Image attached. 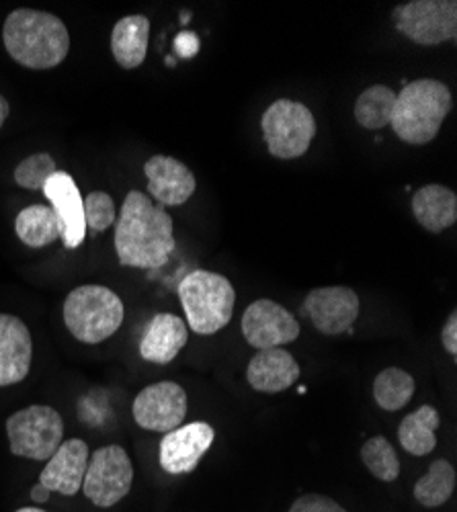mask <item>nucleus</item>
<instances>
[{"instance_id": "1", "label": "nucleus", "mask_w": 457, "mask_h": 512, "mask_svg": "<svg viewBox=\"0 0 457 512\" xmlns=\"http://www.w3.org/2000/svg\"><path fill=\"white\" fill-rule=\"evenodd\" d=\"M173 218L150 203L142 191H130L115 226V252L121 267L160 269L175 250Z\"/></svg>"}, {"instance_id": "2", "label": "nucleus", "mask_w": 457, "mask_h": 512, "mask_svg": "<svg viewBox=\"0 0 457 512\" xmlns=\"http://www.w3.org/2000/svg\"><path fill=\"white\" fill-rule=\"evenodd\" d=\"M9 56L31 70H50L62 64L70 50V35L62 19L35 9L13 11L3 27Z\"/></svg>"}, {"instance_id": "3", "label": "nucleus", "mask_w": 457, "mask_h": 512, "mask_svg": "<svg viewBox=\"0 0 457 512\" xmlns=\"http://www.w3.org/2000/svg\"><path fill=\"white\" fill-rule=\"evenodd\" d=\"M451 107L453 99L443 82L419 78L396 95L390 125L402 142L425 146L437 138Z\"/></svg>"}, {"instance_id": "4", "label": "nucleus", "mask_w": 457, "mask_h": 512, "mask_svg": "<svg viewBox=\"0 0 457 512\" xmlns=\"http://www.w3.org/2000/svg\"><path fill=\"white\" fill-rule=\"evenodd\" d=\"M187 328L201 336H212L226 328L234 314V285L220 273L193 271L179 285Z\"/></svg>"}, {"instance_id": "5", "label": "nucleus", "mask_w": 457, "mask_h": 512, "mask_svg": "<svg viewBox=\"0 0 457 512\" xmlns=\"http://www.w3.org/2000/svg\"><path fill=\"white\" fill-rule=\"evenodd\" d=\"M121 297L105 285H80L64 302V324L85 345H101L123 324Z\"/></svg>"}, {"instance_id": "6", "label": "nucleus", "mask_w": 457, "mask_h": 512, "mask_svg": "<svg viewBox=\"0 0 457 512\" xmlns=\"http://www.w3.org/2000/svg\"><path fill=\"white\" fill-rule=\"evenodd\" d=\"M11 453L31 461H48L64 439V420L52 406L33 404L7 420Z\"/></svg>"}, {"instance_id": "7", "label": "nucleus", "mask_w": 457, "mask_h": 512, "mask_svg": "<svg viewBox=\"0 0 457 512\" xmlns=\"http://www.w3.org/2000/svg\"><path fill=\"white\" fill-rule=\"evenodd\" d=\"M269 154L279 160H294L308 152L316 136V119L312 111L289 99L275 101L261 119Z\"/></svg>"}, {"instance_id": "8", "label": "nucleus", "mask_w": 457, "mask_h": 512, "mask_svg": "<svg viewBox=\"0 0 457 512\" xmlns=\"http://www.w3.org/2000/svg\"><path fill=\"white\" fill-rule=\"evenodd\" d=\"M132 486L134 463L128 451L119 445H107L89 457L80 492L97 508H111L130 494Z\"/></svg>"}, {"instance_id": "9", "label": "nucleus", "mask_w": 457, "mask_h": 512, "mask_svg": "<svg viewBox=\"0 0 457 512\" xmlns=\"http://www.w3.org/2000/svg\"><path fill=\"white\" fill-rule=\"evenodd\" d=\"M396 29L412 44L439 46L457 35L455 0H412L394 9Z\"/></svg>"}, {"instance_id": "10", "label": "nucleus", "mask_w": 457, "mask_h": 512, "mask_svg": "<svg viewBox=\"0 0 457 512\" xmlns=\"http://www.w3.org/2000/svg\"><path fill=\"white\" fill-rule=\"evenodd\" d=\"M132 414L142 429L166 435L179 429L187 416V392L175 381L152 383L136 396Z\"/></svg>"}, {"instance_id": "11", "label": "nucleus", "mask_w": 457, "mask_h": 512, "mask_svg": "<svg viewBox=\"0 0 457 512\" xmlns=\"http://www.w3.org/2000/svg\"><path fill=\"white\" fill-rule=\"evenodd\" d=\"M244 340L257 351L283 349L300 336L298 318L273 300H257L242 316Z\"/></svg>"}, {"instance_id": "12", "label": "nucleus", "mask_w": 457, "mask_h": 512, "mask_svg": "<svg viewBox=\"0 0 457 512\" xmlns=\"http://www.w3.org/2000/svg\"><path fill=\"white\" fill-rule=\"evenodd\" d=\"M216 431L203 420L181 424L179 429L166 433L160 441V467L171 476L191 474L203 455L212 449Z\"/></svg>"}, {"instance_id": "13", "label": "nucleus", "mask_w": 457, "mask_h": 512, "mask_svg": "<svg viewBox=\"0 0 457 512\" xmlns=\"http://www.w3.org/2000/svg\"><path fill=\"white\" fill-rule=\"evenodd\" d=\"M304 310L318 332L339 336L353 328L361 304L359 295L351 287L332 285L312 289L304 300Z\"/></svg>"}, {"instance_id": "14", "label": "nucleus", "mask_w": 457, "mask_h": 512, "mask_svg": "<svg viewBox=\"0 0 457 512\" xmlns=\"http://www.w3.org/2000/svg\"><path fill=\"white\" fill-rule=\"evenodd\" d=\"M89 457V445L82 439L62 441L56 453L46 461V467L41 469L39 484L52 494L76 496L82 488V480H85Z\"/></svg>"}, {"instance_id": "15", "label": "nucleus", "mask_w": 457, "mask_h": 512, "mask_svg": "<svg viewBox=\"0 0 457 512\" xmlns=\"http://www.w3.org/2000/svg\"><path fill=\"white\" fill-rule=\"evenodd\" d=\"M150 195L160 203V207H177L191 199L195 193V175L187 164L173 156L156 154L144 164Z\"/></svg>"}, {"instance_id": "16", "label": "nucleus", "mask_w": 457, "mask_h": 512, "mask_svg": "<svg viewBox=\"0 0 457 512\" xmlns=\"http://www.w3.org/2000/svg\"><path fill=\"white\" fill-rule=\"evenodd\" d=\"M33 340L27 324L11 314H0V388L21 383L31 369Z\"/></svg>"}, {"instance_id": "17", "label": "nucleus", "mask_w": 457, "mask_h": 512, "mask_svg": "<svg viewBox=\"0 0 457 512\" xmlns=\"http://www.w3.org/2000/svg\"><path fill=\"white\" fill-rule=\"evenodd\" d=\"M46 197L52 203L56 218L62 224V242L68 250H74L87 236L85 209H82V195L72 175L58 170V173L44 187Z\"/></svg>"}, {"instance_id": "18", "label": "nucleus", "mask_w": 457, "mask_h": 512, "mask_svg": "<svg viewBox=\"0 0 457 512\" xmlns=\"http://www.w3.org/2000/svg\"><path fill=\"white\" fill-rule=\"evenodd\" d=\"M300 375L296 357L285 349L259 351L246 367L248 386L261 394H281L296 386Z\"/></svg>"}, {"instance_id": "19", "label": "nucleus", "mask_w": 457, "mask_h": 512, "mask_svg": "<svg viewBox=\"0 0 457 512\" xmlns=\"http://www.w3.org/2000/svg\"><path fill=\"white\" fill-rule=\"evenodd\" d=\"M189 340L187 322L175 314H156L140 340V355L154 365H169L185 349Z\"/></svg>"}, {"instance_id": "20", "label": "nucleus", "mask_w": 457, "mask_h": 512, "mask_svg": "<svg viewBox=\"0 0 457 512\" xmlns=\"http://www.w3.org/2000/svg\"><path fill=\"white\" fill-rule=\"evenodd\" d=\"M412 216L427 232L441 234L457 222V195L443 185H427L412 195Z\"/></svg>"}, {"instance_id": "21", "label": "nucleus", "mask_w": 457, "mask_h": 512, "mask_svg": "<svg viewBox=\"0 0 457 512\" xmlns=\"http://www.w3.org/2000/svg\"><path fill=\"white\" fill-rule=\"evenodd\" d=\"M148 39H150V21L144 15H130L115 23L111 33V52L115 62L134 70L142 66L148 54Z\"/></svg>"}, {"instance_id": "22", "label": "nucleus", "mask_w": 457, "mask_h": 512, "mask_svg": "<svg viewBox=\"0 0 457 512\" xmlns=\"http://www.w3.org/2000/svg\"><path fill=\"white\" fill-rule=\"evenodd\" d=\"M439 424H441V416L429 404H423L412 414L404 416V420L398 426V441L402 449L417 457H425L431 451H435L437 447L435 431L439 429Z\"/></svg>"}, {"instance_id": "23", "label": "nucleus", "mask_w": 457, "mask_h": 512, "mask_svg": "<svg viewBox=\"0 0 457 512\" xmlns=\"http://www.w3.org/2000/svg\"><path fill=\"white\" fill-rule=\"evenodd\" d=\"M19 240L31 248H44L62 238V224L50 205H29L15 220Z\"/></svg>"}, {"instance_id": "24", "label": "nucleus", "mask_w": 457, "mask_h": 512, "mask_svg": "<svg viewBox=\"0 0 457 512\" xmlns=\"http://www.w3.org/2000/svg\"><path fill=\"white\" fill-rule=\"evenodd\" d=\"M455 484V467L445 459H437L429 465L425 476H421L419 482L414 484L412 496L425 508H439L453 496Z\"/></svg>"}, {"instance_id": "25", "label": "nucleus", "mask_w": 457, "mask_h": 512, "mask_svg": "<svg viewBox=\"0 0 457 512\" xmlns=\"http://www.w3.org/2000/svg\"><path fill=\"white\" fill-rule=\"evenodd\" d=\"M414 390H417V383L408 371L388 367L373 381V400L386 412H398L412 400Z\"/></svg>"}, {"instance_id": "26", "label": "nucleus", "mask_w": 457, "mask_h": 512, "mask_svg": "<svg viewBox=\"0 0 457 512\" xmlns=\"http://www.w3.org/2000/svg\"><path fill=\"white\" fill-rule=\"evenodd\" d=\"M396 93L386 84H373L365 89L355 103V121L365 130H382L390 125Z\"/></svg>"}, {"instance_id": "27", "label": "nucleus", "mask_w": 457, "mask_h": 512, "mask_svg": "<svg viewBox=\"0 0 457 512\" xmlns=\"http://www.w3.org/2000/svg\"><path fill=\"white\" fill-rule=\"evenodd\" d=\"M361 459L363 465L369 469V474L380 482L390 484L400 478V459L396 455V449L382 435L371 437L363 443Z\"/></svg>"}, {"instance_id": "28", "label": "nucleus", "mask_w": 457, "mask_h": 512, "mask_svg": "<svg viewBox=\"0 0 457 512\" xmlns=\"http://www.w3.org/2000/svg\"><path fill=\"white\" fill-rule=\"evenodd\" d=\"M58 173L56 160L48 152H37L25 158L15 168V181L19 187L31 189V191H44L46 183Z\"/></svg>"}, {"instance_id": "29", "label": "nucleus", "mask_w": 457, "mask_h": 512, "mask_svg": "<svg viewBox=\"0 0 457 512\" xmlns=\"http://www.w3.org/2000/svg\"><path fill=\"white\" fill-rule=\"evenodd\" d=\"M82 209H85V222L97 234H103L107 228L115 224V203L111 195L105 191H93L82 199Z\"/></svg>"}, {"instance_id": "30", "label": "nucleus", "mask_w": 457, "mask_h": 512, "mask_svg": "<svg viewBox=\"0 0 457 512\" xmlns=\"http://www.w3.org/2000/svg\"><path fill=\"white\" fill-rule=\"evenodd\" d=\"M289 512H347L335 498L324 494H304L289 506Z\"/></svg>"}, {"instance_id": "31", "label": "nucleus", "mask_w": 457, "mask_h": 512, "mask_svg": "<svg viewBox=\"0 0 457 512\" xmlns=\"http://www.w3.org/2000/svg\"><path fill=\"white\" fill-rule=\"evenodd\" d=\"M201 50V41L195 33L191 31H185V33H179L177 39H175V54L179 58H193L197 52Z\"/></svg>"}, {"instance_id": "32", "label": "nucleus", "mask_w": 457, "mask_h": 512, "mask_svg": "<svg viewBox=\"0 0 457 512\" xmlns=\"http://www.w3.org/2000/svg\"><path fill=\"white\" fill-rule=\"evenodd\" d=\"M441 345L451 357L457 355V312L455 310L445 320V326L441 330Z\"/></svg>"}, {"instance_id": "33", "label": "nucleus", "mask_w": 457, "mask_h": 512, "mask_svg": "<svg viewBox=\"0 0 457 512\" xmlns=\"http://www.w3.org/2000/svg\"><path fill=\"white\" fill-rule=\"evenodd\" d=\"M50 498H52V492H50L48 488L41 486L39 482L31 488V500H33L35 504H44V502H48Z\"/></svg>"}, {"instance_id": "34", "label": "nucleus", "mask_w": 457, "mask_h": 512, "mask_svg": "<svg viewBox=\"0 0 457 512\" xmlns=\"http://www.w3.org/2000/svg\"><path fill=\"white\" fill-rule=\"evenodd\" d=\"M9 111H11V107H9V101L0 95V127L5 125V121H7V117H9Z\"/></svg>"}, {"instance_id": "35", "label": "nucleus", "mask_w": 457, "mask_h": 512, "mask_svg": "<svg viewBox=\"0 0 457 512\" xmlns=\"http://www.w3.org/2000/svg\"><path fill=\"white\" fill-rule=\"evenodd\" d=\"M15 512H46L44 508H37V506H25V508H19Z\"/></svg>"}]
</instances>
